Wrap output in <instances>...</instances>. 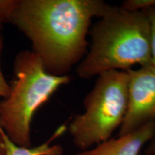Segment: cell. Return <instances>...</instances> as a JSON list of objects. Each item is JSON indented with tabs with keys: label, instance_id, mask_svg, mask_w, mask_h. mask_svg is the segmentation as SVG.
Returning <instances> with one entry per match:
<instances>
[{
	"label": "cell",
	"instance_id": "13",
	"mask_svg": "<svg viewBox=\"0 0 155 155\" xmlns=\"http://www.w3.org/2000/svg\"><path fill=\"white\" fill-rule=\"evenodd\" d=\"M0 155H6L5 144H4L3 138L2 136L1 131H0Z\"/></svg>",
	"mask_w": 155,
	"mask_h": 155
},
{
	"label": "cell",
	"instance_id": "6",
	"mask_svg": "<svg viewBox=\"0 0 155 155\" xmlns=\"http://www.w3.org/2000/svg\"><path fill=\"white\" fill-rule=\"evenodd\" d=\"M155 134V122H151L127 134L117 136L74 155H139Z\"/></svg>",
	"mask_w": 155,
	"mask_h": 155
},
{
	"label": "cell",
	"instance_id": "2",
	"mask_svg": "<svg viewBox=\"0 0 155 155\" xmlns=\"http://www.w3.org/2000/svg\"><path fill=\"white\" fill-rule=\"evenodd\" d=\"M89 35L90 47L76 69L81 78L151 65L150 26L144 12L111 5L91 28Z\"/></svg>",
	"mask_w": 155,
	"mask_h": 155
},
{
	"label": "cell",
	"instance_id": "14",
	"mask_svg": "<svg viewBox=\"0 0 155 155\" xmlns=\"http://www.w3.org/2000/svg\"><path fill=\"white\" fill-rule=\"evenodd\" d=\"M152 155H155V154H152Z\"/></svg>",
	"mask_w": 155,
	"mask_h": 155
},
{
	"label": "cell",
	"instance_id": "1",
	"mask_svg": "<svg viewBox=\"0 0 155 155\" xmlns=\"http://www.w3.org/2000/svg\"><path fill=\"white\" fill-rule=\"evenodd\" d=\"M110 6L102 0H17L9 23L32 42L48 73L68 75L87 53L92 20Z\"/></svg>",
	"mask_w": 155,
	"mask_h": 155
},
{
	"label": "cell",
	"instance_id": "10",
	"mask_svg": "<svg viewBox=\"0 0 155 155\" xmlns=\"http://www.w3.org/2000/svg\"><path fill=\"white\" fill-rule=\"evenodd\" d=\"M148 17L150 26V45L151 64L155 66V7L144 11Z\"/></svg>",
	"mask_w": 155,
	"mask_h": 155
},
{
	"label": "cell",
	"instance_id": "9",
	"mask_svg": "<svg viewBox=\"0 0 155 155\" xmlns=\"http://www.w3.org/2000/svg\"><path fill=\"white\" fill-rule=\"evenodd\" d=\"M17 0H0V28L5 23H9L13 9Z\"/></svg>",
	"mask_w": 155,
	"mask_h": 155
},
{
	"label": "cell",
	"instance_id": "12",
	"mask_svg": "<svg viewBox=\"0 0 155 155\" xmlns=\"http://www.w3.org/2000/svg\"><path fill=\"white\" fill-rule=\"evenodd\" d=\"M152 154H155V134L152 140L146 146V150H145V155Z\"/></svg>",
	"mask_w": 155,
	"mask_h": 155
},
{
	"label": "cell",
	"instance_id": "11",
	"mask_svg": "<svg viewBox=\"0 0 155 155\" xmlns=\"http://www.w3.org/2000/svg\"><path fill=\"white\" fill-rule=\"evenodd\" d=\"M3 37L0 34V97L2 98V99L7 98L10 93V84H9L5 78L1 68V55L3 48Z\"/></svg>",
	"mask_w": 155,
	"mask_h": 155
},
{
	"label": "cell",
	"instance_id": "7",
	"mask_svg": "<svg viewBox=\"0 0 155 155\" xmlns=\"http://www.w3.org/2000/svg\"><path fill=\"white\" fill-rule=\"evenodd\" d=\"M67 126L66 124L61 125L47 141L38 146L33 147L17 146L8 138L0 127L5 144L6 155H63L64 152L63 146L58 144H53V143L55 139L59 138L67 131Z\"/></svg>",
	"mask_w": 155,
	"mask_h": 155
},
{
	"label": "cell",
	"instance_id": "4",
	"mask_svg": "<svg viewBox=\"0 0 155 155\" xmlns=\"http://www.w3.org/2000/svg\"><path fill=\"white\" fill-rule=\"evenodd\" d=\"M127 71L101 73L83 101L84 111L77 114L67 131L78 149L86 150L107 141L124 120L128 106Z\"/></svg>",
	"mask_w": 155,
	"mask_h": 155
},
{
	"label": "cell",
	"instance_id": "3",
	"mask_svg": "<svg viewBox=\"0 0 155 155\" xmlns=\"http://www.w3.org/2000/svg\"><path fill=\"white\" fill-rule=\"evenodd\" d=\"M14 73L10 93L0 101V127L17 146L30 147L31 124L37 110L71 78L48 73L38 56L30 50L16 55Z\"/></svg>",
	"mask_w": 155,
	"mask_h": 155
},
{
	"label": "cell",
	"instance_id": "8",
	"mask_svg": "<svg viewBox=\"0 0 155 155\" xmlns=\"http://www.w3.org/2000/svg\"><path fill=\"white\" fill-rule=\"evenodd\" d=\"M119 7L130 12H144L155 7V0H125Z\"/></svg>",
	"mask_w": 155,
	"mask_h": 155
},
{
	"label": "cell",
	"instance_id": "5",
	"mask_svg": "<svg viewBox=\"0 0 155 155\" xmlns=\"http://www.w3.org/2000/svg\"><path fill=\"white\" fill-rule=\"evenodd\" d=\"M128 106L117 136L132 132L155 122V66H141L127 71Z\"/></svg>",
	"mask_w": 155,
	"mask_h": 155
}]
</instances>
